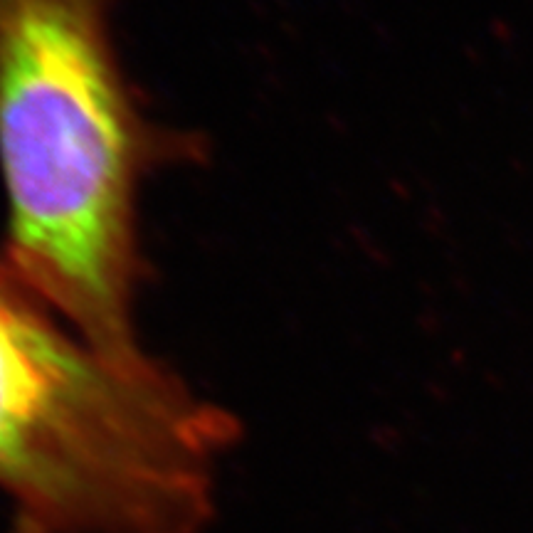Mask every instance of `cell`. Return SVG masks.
Masks as SVG:
<instances>
[{
    "label": "cell",
    "mask_w": 533,
    "mask_h": 533,
    "mask_svg": "<svg viewBox=\"0 0 533 533\" xmlns=\"http://www.w3.org/2000/svg\"><path fill=\"white\" fill-rule=\"evenodd\" d=\"M237 420L62 319L0 255V492L45 533H203Z\"/></svg>",
    "instance_id": "cell-2"
},
{
    "label": "cell",
    "mask_w": 533,
    "mask_h": 533,
    "mask_svg": "<svg viewBox=\"0 0 533 533\" xmlns=\"http://www.w3.org/2000/svg\"><path fill=\"white\" fill-rule=\"evenodd\" d=\"M114 0H0L5 257L97 346L136 356V200L171 139L121 72Z\"/></svg>",
    "instance_id": "cell-1"
},
{
    "label": "cell",
    "mask_w": 533,
    "mask_h": 533,
    "mask_svg": "<svg viewBox=\"0 0 533 533\" xmlns=\"http://www.w3.org/2000/svg\"><path fill=\"white\" fill-rule=\"evenodd\" d=\"M8 533H45V531H42L38 524H33V521L23 519V516H15L13 526H10Z\"/></svg>",
    "instance_id": "cell-3"
}]
</instances>
